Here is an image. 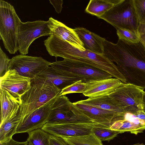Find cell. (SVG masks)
<instances>
[{
	"mask_svg": "<svg viewBox=\"0 0 145 145\" xmlns=\"http://www.w3.org/2000/svg\"><path fill=\"white\" fill-rule=\"evenodd\" d=\"M103 47V55L116 63L127 83L145 89V49L141 43L118 39L114 44L105 39Z\"/></svg>",
	"mask_w": 145,
	"mask_h": 145,
	"instance_id": "1",
	"label": "cell"
},
{
	"mask_svg": "<svg viewBox=\"0 0 145 145\" xmlns=\"http://www.w3.org/2000/svg\"><path fill=\"white\" fill-rule=\"evenodd\" d=\"M44 42L47 51L52 56L84 63L104 71L122 82L125 81L116 65L104 55L80 49L53 35H50Z\"/></svg>",
	"mask_w": 145,
	"mask_h": 145,
	"instance_id": "2",
	"label": "cell"
},
{
	"mask_svg": "<svg viewBox=\"0 0 145 145\" xmlns=\"http://www.w3.org/2000/svg\"><path fill=\"white\" fill-rule=\"evenodd\" d=\"M61 91L53 84L35 79L32 80L30 89L22 95L19 101L21 121L25 117L59 95Z\"/></svg>",
	"mask_w": 145,
	"mask_h": 145,
	"instance_id": "3",
	"label": "cell"
},
{
	"mask_svg": "<svg viewBox=\"0 0 145 145\" xmlns=\"http://www.w3.org/2000/svg\"><path fill=\"white\" fill-rule=\"evenodd\" d=\"M21 21L14 7L0 1V37L4 47L11 54L18 50V29Z\"/></svg>",
	"mask_w": 145,
	"mask_h": 145,
	"instance_id": "4",
	"label": "cell"
},
{
	"mask_svg": "<svg viewBox=\"0 0 145 145\" xmlns=\"http://www.w3.org/2000/svg\"><path fill=\"white\" fill-rule=\"evenodd\" d=\"M98 18L104 20L116 29H126L137 34L139 24L133 0H122Z\"/></svg>",
	"mask_w": 145,
	"mask_h": 145,
	"instance_id": "5",
	"label": "cell"
},
{
	"mask_svg": "<svg viewBox=\"0 0 145 145\" xmlns=\"http://www.w3.org/2000/svg\"><path fill=\"white\" fill-rule=\"evenodd\" d=\"M50 66L63 75L78 78L84 82L112 77L106 72L91 66L66 59L56 61L51 63Z\"/></svg>",
	"mask_w": 145,
	"mask_h": 145,
	"instance_id": "6",
	"label": "cell"
},
{
	"mask_svg": "<svg viewBox=\"0 0 145 145\" xmlns=\"http://www.w3.org/2000/svg\"><path fill=\"white\" fill-rule=\"evenodd\" d=\"M144 90L130 83H124L109 95L123 111L134 114L143 110Z\"/></svg>",
	"mask_w": 145,
	"mask_h": 145,
	"instance_id": "7",
	"label": "cell"
},
{
	"mask_svg": "<svg viewBox=\"0 0 145 145\" xmlns=\"http://www.w3.org/2000/svg\"><path fill=\"white\" fill-rule=\"evenodd\" d=\"M49 23L48 20H40L20 22L18 29V50L21 54H27L30 45L37 38L52 35L48 25Z\"/></svg>",
	"mask_w": 145,
	"mask_h": 145,
	"instance_id": "8",
	"label": "cell"
},
{
	"mask_svg": "<svg viewBox=\"0 0 145 145\" xmlns=\"http://www.w3.org/2000/svg\"><path fill=\"white\" fill-rule=\"evenodd\" d=\"M71 103L65 95L59 96L53 104L48 122L59 123H94L89 118L72 110Z\"/></svg>",
	"mask_w": 145,
	"mask_h": 145,
	"instance_id": "9",
	"label": "cell"
},
{
	"mask_svg": "<svg viewBox=\"0 0 145 145\" xmlns=\"http://www.w3.org/2000/svg\"><path fill=\"white\" fill-rule=\"evenodd\" d=\"M51 63L40 57L21 54L10 59L8 70H15L20 75L33 80L50 66Z\"/></svg>",
	"mask_w": 145,
	"mask_h": 145,
	"instance_id": "10",
	"label": "cell"
},
{
	"mask_svg": "<svg viewBox=\"0 0 145 145\" xmlns=\"http://www.w3.org/2000/svg\"><path fill=\"white\" fill-rule=\"evenodd\" d=\"M71 109L76 114L89 118L99 127L109 129V126L115 118L120 113L86 105L78 101L73 103Z\"/></svg>",
	"mask_w": 145,
	"mask_h": 145,
	"instance_id": "11",
	"label": "cell"
},
{
	"mask_svg": "<svg viewBox=\"0 0 145 145\" xmlns=\"http://www.w3.org/2000/svg\"><path fill=\"white\" fill-rule=\"evenodd\" d=\"M59 95L25 117L19 123L16 134L28 133L41 129L48 121L52 106Z\"/></svg>",
	"mask_w": 145,
	"mask_h": 145,
	"instance_id": "12",
	"label": "cell"
},
{
	"mask_svg": "<svg viewBox=\"0 0 145 145\" xmlns=\"http://www.w3.org/2000/svg\"><path fill=\"white\" fill-rule=\"evenodd\" d=\"M95 123L59 124L47 122L41 128L48 134L56 136L74 137L88 135L97 126Z\"/></svg>",
	"mask_w": 145,
	"mask_h": 145,
	"instance_id": "13",
	"label": "cell"
},
{
	"mask_svg": "<svg viewBox=\"0 0 145 145\" xmlns=\"http://www.w3.org/2000/svg\"><path fill=\"white\" fill-rule=\"evenodd\" d=\"M0 79V89L8 91L19 101L31 88L32 80L20 75L15 70H9Z\"/></svg>",
	"mask_w": 145,
	"mask_h": 145,
	"instance_id": "14",
	"label": "cell"
},
{
	"mask_svg": "<svg viewBox=\"0 0 145 145\" xmlns=\"http://www.w3.org/2000/svg\"><path fill=\"white\" fill-rule=\"evenodd\" d=\"M109 128L120 133L127 132L137 135L145 130V122L138 119L135 114L124 112L117 116Z\"/></svg>",
	"mask_w": 145,
	"mask_h": 145,
	"instance_id": "15",
	"label": "cell"
},
{
	"mask_svg": "<svg viewBox=\"0 0 145 145\" xmlns=\"http://www.w3.org/2000/svg\"><path fill=\"white\" fill-rule=\"evenodd\" d=\"M86 83L85 90L82 93L89 97L109 95L124 84L119 79L112 78L91 80Z\"/></svg>",
	"mask_w": 145,
	"mask_h": 145,
	"instance_id": "16",
	"label": "cell"
},
{
	"mask_svg": "<svg viewBox=\"0 0 145 145\" xmlns=\"http://www.w3.org/2000/svg\"><path fill=\"white\" fill-rule=\"evenodd\" d=\"M48 20L49 23L48 25L52 35L80 49L86 50L74 29L68 27L62 22L52 17L50 18Z\"/></svg>",
	"mask_w": 145,
	"mask_h": 145,
	"instance_id": "17",
	"label": "cell"
},
{
	"mask_svg": "<svg viewBox=\"0 0 145 145\" xmlns=\"http://www.w3.org/2000/svg\"><path fill=\"white\" fill-rule=\"evenodd\" d=\"M34 79L53 84L61 91L67 86L80 80L63 75L51 66L47 67Z\"/></svg>",
	"mask_w": 145,
	"mask_h": 145,
	"instance_id": "18",
	"label": "cell"
},
{
	"mask_svg": "<svg viewBox=\"0 0 145 145\" xmlns=\"http://www.w3.org/2000/svg\"><path fill=\"white\" fill-rule=\"evenodd\" d=\"M84 44L85 49L93 53L103 55V43L105 38L83 27L74 29Z\"/></svg>",
	"mask_w": 145,
	"mask_h": 145,
	"instance_id": "19",
	"label": "cell"
},
{
	"mask_svg": "<svg viewBox=\"0 0 145 145\" xmlns=\"http://www.w3.org/2000/svg\"><path fill=\"white\" fill-rule=\"evenodd\" d=\"M20 106L0 124V143L7 142L16 134L17 128L22 120Z\"/></svg>",
	"mask_w": 145,
	"mask_h": 145,
	"instance_id": "20",
	"label": "cell"
},
{
	"mask_svg": "<svg viewBox=\"0 0 145 145\" xmlns=\"http://www.w3.org/2000/svg\"><path fill=\"white\" fill-rule=\"evenodd\" d=\"M78 101L86 105L118 113L124 112L109 95L89 97L86 99Z\"/></svg>",
	"mask_w": 145,
	"mask_h": 145,
	"instance_id": "21",
	"label": "cell"
},
{
	"mask_svg": "<svg viewBox=\"0 0 145 145\" xmlns=\"http://www.w3.org/2000/svg\"><path fill=\"white\" fill-rule=\"evenodd\" d=\"M1 103L0 124L20 105L17 99L13 97L8 91L0 89Z\"/></svg>",
	"mask_w": 145,
	"mask_h": 145,
	"instance_id": "22",
	"label": "cell"
},
{
	"mask_svg": "<svg viewBox=\"0 0 145 145\" xmlns=\"http://www.w3.org/2000/svg\"><path fill=\"white\" fill-rule=\"evenodd\" d=\"M122 0H91L87 6L86 12L99 17Z\"/></svg>",
	"mask_w": 145,
	"mask_h": 145,
	"instance_id": "23",
	"label": "cell"
},
{
	"mask_svg": "<svg viewBox=\"0 0 145 145\" xmlns=\"http://www.w3.org/2000/svg\"><path fill=\"white\" fill-rule=\"evenodd\" d=\"M59 137L70 145H103L102 141L93 133L80 136Z\"/></svg>",
	"mask_w": 145,
	"mask_h": 145,
	"instance_id": "24",
	"label": "cell"
},
{
	"mask_svg": "<svg viewBox=\"0 0 145 145\" xmlns=\"http://www.w3.org/2000/svg\"><path fill=\"white\" fill-rule=\"evenodd\" d=\"M27 141L30 145H50V134L41 129H35L28 133Z\"/></svg>",
	"mask_w": 145,
	"mask_h": 145,
	"instance_id": "25",
	"label": "cell"
},
{
	"mask_svg": "<svg viewBox=\"0 0 145 145\" xmlns=\"http://www.w3.org/2000/svg\"><path fill=\"white\" fill-rule=\"evenodd\" d=\"M93 133L101 141H110L120 134L118 131L110 129L95 126L92 129Z\"/></svg>",
	"mask_w": 145,
	"mask_h": 145,
	"instance_id": "26",
	"label": "cell"
},
{
	"mask_svg": "<svg viewBox=\"0 0 145 145\" xmlns=\"http://www.w3.org/2000/svg\"><path fill=\"white\" fill-rule=\"evenodd\" d=\"M116 29L118 39L133 44L139 42L137 34L126 29Z\"/></svg>",
	"mask_w": 145,
	"mask_h": 145,
	"instance_id": "27",
	"label": "cell"
},
{
	"mask_svg": "<svg viewBox=\"0 0 145 145\" xmlns=\"http://www.w3.org/2000/svg\"><path fill=\"white\" fill-rule=\"evenodd\" d=\"M86 88V82L80 80L65 87L61 91L59 95H65L73 93H82Z\"/></svg>",
	"mask_w": 145,
	"mask_h": 145,
	"instance_id": "28",
	"label": "cell"
},
{
	"mask_svg": "<svg viewBox=\"0 0 145 145\" xmlns=\"http://www.w3.org/2000/svg\"><path fill=\"white\" fill-rule=\"evenodd\" d=\"M139 24H145V0H133Z\"/></svg>",
	"mask_w": 145,
	"mask_h": 145,
	"instance_id": "29",
	"label": "cell"
},
{
	"mask_svg": "<svg viewBox=\"0 0 145 145\" xmlns=\"http://www.w3.org/2000/svg\"><path fill=\"white\" fill-rule=\"evenodd\" d=\"M10 59L0 47V77L3 76L8 71V67Z\"/></svg>",
	"mask_w": 145,
	"mask_h": 145,
	"instance_id": "30",
	"label": "cell"
},
{
	"mask_svg": "<svg viewBox=\"0 0 145 145\" xmlns=\"http://www.w3.org/2000/svg\"><path fill=\"white\" fill-rule=\"evenodd\" d=\"M139 42L145 49V24H139L137 30Z\"/></svg>",
	"mask_w": 145,
	"mask_h": 145,
	"instance_id": "31",
	"label": "cell"
},
{
	"mask_svg": "<svg viewBox=\"0 0 145 145\" xmlns=\"http://www.w3.org/2000/svg\"><path fill=\"white\" fill-rule=\"evenodd\" d=\"M50 145H70L62 138L50 134Z\"/></svg>",
	"mask_w": 145,
	"mask_h": 145,
	"instance_id": "32",
	"label": "cell"
},
{
	"mask_svg": "<svg viewBox=\"0 0 145 145\" xmlns=\"http://www.w3.org/2000/svg\"><path fill=\"white\" fill-rule=\"evenodd\" d=\"M50 3L53 5L56 11L58 13H61L62 10L63 1L62 0H49Z\"/></svg>",
	"mask_w": 145,
	"mask_h": 145,
	"instance_id": "33",
	"label": "cell"
},
{
	"mask_svg": "<svg viewBox=\"0 0 145 145\" xmlns=\"http://www.w3.org/2000/svg\"><path fill=\"white\" fill-rule=\"evenodd\" d=\"M0 145H28L27 142H19L15 141L12 138L9 141L4 143H0Z\"/></svg>",
	"mask_w": 145,
	"mask_h": 145,
	"instance_id": "34",
	"label": "cell"
},
{
	"mask_svg": "<svg viewBox=\"0 0 145 145\" xmlns=\"http://www.w3.org/2000/svg\"><path fill=\"white\" fill-rule=\"evenodd\" d=\"M142 103L143 105V110L145 112V91H144L143 96Z\"/></svg>",
	"mask_w": 145,
	"mask_h": 145,
	"instance_id": "35",
	"label": "cell"
},
{
	"mask_svg": "<svg viewBox=\"0 0 145 145\" xmlns=\"http://www.w3.org/2000/svg\"><path fill=\"white\" fill-rule=\"evenodd\" d=\"M145 145L144 144H139V143H138L137 144H135L133 145Z\"/></svg>",
	"mask_w": 145,
	"mask_h": 145,
	"instance_id": "36",
	"label": "cell"
},
{
	"mask_svg": "<svg viewBox=\"0 0 145 145\" xmlns=\"http://www.w3.org/2000/svg\"><path fill=\"white\" fill-rule=\"evenodd\" d=\"M28 145H29V144H28Z\"/></svg>",
	"mask_w": 145,
	"mask_h": 145,
	"instance_id": "37",
	"label": "cell"
}]
</instances>
